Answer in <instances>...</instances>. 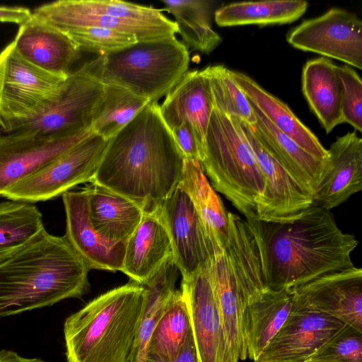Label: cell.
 <instances>
[{"instance_id": "cell-20", "label": "cell", "mask_w": 362, "mask_h": 362, "mask_svg": "<svg viewBox=\"0 0 362 362\" xmlns=\"http://www.w3.org/2000/svg\"><path fill=\"white\" fill-rule=\"evenodd\" d=\"M17 52L26 61L47 72L68 76L81 57V51L63 31L33 13L19 25L12 41Z\"/></svg>"}, {"instance_id": "cell-38", "label": "cell", "mask_w": 362, "mask_h": 362, "mask_svg": "<svg viewBox=\"0 0 362 362\" xmlns=\"http://www.w3.org/2000/svg\"><path fill=\"white\" fill-rule=\"evenodd\" d=\"M304 362H362V332L345 325Z\"/></svg>"}, {"instance_id": "cell-29", "label": "cell", "mask_w": 362, "mask_h": 362, "mask_svg": "<svg viewBox=\"0 0 362 362\" xmlns=\"http://www.w3.org/2000/svg\"><path fill=\"white\" fill-rule=\"evenodd\" d=\"M190 198L214 252L225 247L228 219L221 198L209 184L199 160L185 159L178 183Z\"/></svg>"}, {"instance_id": "cell-33", "label": "cell", "mask_w": 362, "mask_h": 362, "mask_svg": "<svg viewBox=\"0 0 362 362\" xmlns=\"http://www.w3.org/2000/svg\"><path fill=\"white\" fill-rule=\"evenodd\" d=\"M164 8L175 18L178 33L187 47L209 54L222 42L211 25V3L202 0H162Z\"/></svg>"}, {"instance_id": "cell-43", "label": "cell", "mask_w": 362, "mask_h": 362, "mask_svg": "<svg viewBox=\"0 0 362 362\" xmlns=\"http://www.w3.org/2000/svg\"><path fill=\"white\" fill-rule=\"evenodd\" d=\"M0 362H48L39 358L23 356L16 351L7 349L0 350Z\"/></svg>"}, {"instance_id": "cell-37", "label": "cell", "mask_w": 362, "mask_h": 362, "mask_svg": "<svg viewBox=\"0 0 362 362\" xmlns=\"http://www.w3.org/2000/svg\"><path fill=\"white\" fill-rule=\"evenodd\" d=\"M81 51L105 55L138 42L136 36L124 32L98 27H86L63 31Z\"/></svg>"}, {"instance_id": "cell-35", "label": "cell", "mask_w": 362, "mask_h": 362, "mask_svg": "<svg viewBox=\"0 0 362 362\" xmlns=\"http://www.w3.org/2000/svg\"><path fill=\"white\" fill-rule=\"evenodd\" d=\"M44 228L42 215L34 204L13 200L0 203V261L19 250Z\"/></svg>"}, {"instance_id": "cell-18", "label": "cell", "mask_w": 362, "mask_h": 362, "mask_svg": "<svg viewBox=\"0 0 362 362\" xmlns=\"http://www.w3.org/2000/svg\"><path fill=\"white\" fill-rule=\"evenodd\" d=\"M62 196L66 214L64 235L74 250L90 269L121 272L125 243L107 240L93 227L86 189L70 190Z\"/></svg>"}, {"instance_id": "cell-21", "label": "cell", "mask_w": 362, "mask_h": 362, "mask_svg": "<svg viewBox=\"0 0 362 362\" xmlns=\"http://www.w3.org/2000/svg\"><path fill=\"white\" fill-rule=\"evenodd\" d=\"M159 109L170 130L185 122L191 127L199 149L200 162L213 110L208 81L202 70L188 71L165 96Z\"/></svg>"}, {"instance_id": "cell-8", "label": "cell", "mask_w": 362, "mask_h": 362, "mask_svg": "<svg viewBox=\"0 0 362 362\" xmlns=\"http://www.w3.org/2000/svg\"><path fill=\"white\" fill-rule=\"evenodd\" d=\"M68 76L30 64L10 42L0 52V130L11 133L37 113L57 94Z\"/></svg>"}, {"instance_id": "cell-2", "label": "cell", "mask_w": 362, "mask_h": 362, "mask_svg": "<svg viewBox=\"0 0 362 362\" xmlns=\"http://www.w3.org/2000/svg\"><path fill=\"white\" fill-rule=\"evenodd\" d=\"M159 105L148 104L108 141L91 182L126 197L144 213L159 210L177 186L185 161Z\"/></svg>"}, {"instance_id": "cell-16", "label": "cell", "mask_w": 362, "mask_h": 362, "mask_svg": "<svg viewBox=\"0 0 362 362\" xmlns=\"http://www.w3.org/2000/svg\"><path fill=\"white\" fill-rule=\"evenodd\" d=\"M293 302L362 332V269L327 274L290 291Z\"/></svg>"}, {"instance_id": "cell-31", "label": "cell", "mask_w": 362, "mask_h": 362, "mask_svg": "<svg viewBox=\"0 0 362 362\" xmlns=\"http://www.w3.org/2000/svg\"><path fill=\"white\" fill-rule=\"evenodd\" d=\"M177 272L170 257L151 279L142 284L145 289L144 310L128 362H146L147 346L151 333L168 300L175 290Z\"/></svg>"}, {"instance_id": "cell-13", "label": "cell", "mask_w": 362, "mask_h": 362, "mask_svg": "<svg viewBox=\"0 0 362 362\" xmlns=\"http://www.w3.org/2000/svg\"><path fill=\"white\" fill-rule=\"evenodd\" d=\"M233 117L250 144L266 182V191L257 218L286 221L313 205V196L262 145L250 124Z\"/></svg>"}, {"instance_id": "cell-1", "label": "cell", "mask_w": 362, "mask_h": 362, "mask_svg": "<svg viewBox=\"0 0 362 362\" xmlns=\"http://www.w3.org/2000/svg\"><path fill=\"white\" fill-rule=\"evenodd\" d=\"M255 240L266 286L291 291L321 276L354 265L358 241L344 233L333 214L311 206L286 221L245 220Z\"/></svg>"}, {"instance_id": "cell-42", "label": "cell", "mask_w": 362, "mask_h": 362, "mask_svg": "<svg viewBox=\"0 0 362 362\" xmlns=\"http://www.w3.org/2000/svg\"><path fill=\"white\" fill-rule=\"evenodd\" d=\"M146 362H165L155 358H146ZM170 362H200L197 354L192 331L189 332L187 339L177 357Z\"/></svg>"}, {"instance_id": "cell-25", "label": "cell", "mask_w": 362, "mask_h": 362, "mask_svg": "<svg viewBox=\"0 0 362 362\" xmlns=\"http://www.w3.org/2000/svg\"><path fill=\"white\" fill-rule=\"evenodd\" d=\"M233 81L247 100L280 132L317 159L327 163L328 151L318 138L291 111L247 75L230 70Z\"/></svg>"}, {"instance_id": "cell-32", "label": "cell", "mask_w": 362, "mask_h": 362, "mask_svg": "<svg viewBox=\"0 0 362 362\" xmlns=\"http://www.w3.org/2000/svg\"><path fill=\"white\" fill-rule=\"evenodd\" d=\"M187 308L180 290H175L157 320L147 346L146 358L175 359L191 332Z\"/></svg>"}, {"instance_id": "cell-5", "label": "cell", "mask_w": 362, "mask_h": 362, "mask_svg": "<svg viewBox=\"0 0 362 362\" xmlns=\"http://www.w3.org/2000/svg\"><path fill=\"white\" fill-rule=\"evenodd\" d=\"M199 163L214 190L223 194L245 219L257 218L266 182L250 144L233 117L213 108Z\"/></svg>"}, {"instance_id": "cell-15", "label": "cell", "mask_w": 362, "mask_h": 362, "mask_svg": "<svg viewBox=\"0 0 362 362\" xmlns=\"http://www.w3.org/2000/svg\"><path fill=\"white\" fill-rule=\"evenodd\" d=\"M208 262L189 278L182 279L180 290L187 308L199 361L232 362Z\"/></svg>"}, {"instance_id": "cell-27", "label": "cell", "mask_w": 362, "mask_h": 362, "mask_svg": "<svg viewBox=\"0 0 362 362\" xmlns=\"http://www.w3.org/2000/svg\"><path fill=\"white\" fill-rule=\"evenodd\" d=\"M302 91L327 134L343 122L341 83L337 66L326 57L308 61L302 71Z\"/></svg>"}, {"instance_id": "cell-28", "label": "cell", "mask_w": 362, "mask_h": 362, "mask_svg": "<svg viewBox=\"0 0 362 362\" xmlns=\"http://www.w3.org/2000/svg\"><path fill=\"white\" fill-rule=\"evenodd\" d=\"M85 188L93 227L107 240L126 243L139 225L143 211L126 197L96 183L90 182Z\"/></svg>"}, {"instance_id": "cell-19", "label": "cell", "mask_w": 362, "mask_h": 362, "mask_svg": "<svg viewBox=\"0 0 362 362\" xmlns=\"http://www.w3.org/2000/svg\"><path fill=\"white\" fill-rule=\"evenodd\" d=\"M327 151L313 206L330 211L362 189V139L356 132H348L337 137Z\"/></svg>"}, {"instance_id": "cell-3", "label": "cell", "mask_w": 362, "mask_h": 362, "mask_svg": "<svg viewBox=\"0 0 362 362\" xmlns=\"http://www.w3.org/2000/svg\"><path fill=\"white\" fill-rule=\"evenodd\" d=\"M89 270L65 235L42 229L0 261V319L81 298L89 289Z\"/></svg>"}, {"instance_id": "cell-30", "label": "cell", "mask_w": 362, "mask_h": 362, "mask_svg": "<svg viewBox=\"0 0 362 362\" xmlns=\"http://www.w3.org/2000/svg\"><path fill=\"white\" fill-rule=\"evenodd\" d=\"M308 6L302 0L235 2L218 8L214 20L221 27L291 23L305 13Z\"/></svg>"}, {"instance_id": "cell-40", "label": "cell", "mask_w": 362, "mask_h": 362, "mask_svg": "<svg viewBox=\"0 0 362 362\" xmlns=\"http://www.w3.org/2000/svg\"><path fill=\"white\" fill-rule=\"evenodd\" d=\"M171 132L184 158L199 161V149L191 127L185 122Z\"/></svg>"}, {"instance_id": "cell-12", "label": "cell", "mask_w": 362, "mask_h": 362, "mask_svg": "<svg viewBox=\"0 0 362 362\" xmlns=\"http://www.w3.org/2000/svg\"><path fill=\"white\" fill-rule=\"evenodd\" d=\"M159 213L169 235L172 259L186 279L214 256V248L187 194L177 186Z\"/></svg>"}, {"instance_id": "cell-24", "label": "cell", "mask_w": 362, "mask_h": 362, "mask_svg": "<svg viewBox=\"0 0 362 362\" xmlns=\"http://www.w3.org/2000/svg\"><path fill=\"white\" fill-rule=\"evenodd\" d=\"M208 269L232 362L245 360L247 355L243 329V301L223 249L214 252Z\"/></svg>"}, {"instance_id": "cell-6", "label": "cell", "mask_w": 362, "mask_h": 362, "mask_svg": "<svg viewBox=\"0 0 362 362\" xmlns=\"http://www.w3.org/2000/svg\"><path fill=\"white\" fill-rule=\"evenodd\" d=\"M189 62L188 47L175 36L137 42L83 66L101 83L121 87L154 103L180 81Z\"/></svg>"}, {"instance_id": "cell-26", "label": "cell", "mask_w": 362, "mask_h": 362, "mask_svg": "<svg viewBox=\"0 0 362 362\" xmlns=\"http://www.w3.org/2000/svg\"><path fill=\"white\" fill-rule=\"evenodd\" d=\"M250 103L256 119L255 123L250 126L257 139L313 196L326 163L309 154L280 132L255 105Z\"/></svg>"}, {"instance_id": "cell-14", "label": "cell", "mask_w": 362, "mask_h": 362, "mask_svg": "<svg viewBox=\"0 0 362 362\" xmlns=\"http://www.w3.org/2000/svg\"><path fill=\"white\" fill-rule=\"evenodd\" d=\"M93 132L73 135L0 134V197L11 186L57 158Z\"/></svg>"}, {"instance_id": "cell-34", "label": "cell", "mask_w": 362, "mask_h": 362, "mask_svg": "<svg viewBox=\"0 0 362 362\" xmlns=\"http://www.w3.org/2000/svg\"><path fill=\"white\" fill-rule=\"evenodd\" d=\"M150 103L121 87L103 84L92 112L90 129L109 141Z\"/></svg>"}, {"instance_id": "cell-9", "label": "cell", "mask_w": 362, "mask_h": 362, "mask_svg": "<svg viewBox=\"0 0 362 362\" xmlns=\"http://www.w3.org/2000/svg\"><path fill=\"white\" fill-rule=\"evenodd\" d=\"M108 141L92 132L68 151L8 187L1 197L34 204L91 182Z\"/></svg>"}, {"instance_id": "cell-39", "label": "cell", "mask_w": 362, "mask_h": 362, "mask_svg": "<svg viewBox=\"0 0 362 362\" xmlns=\"http://www.w3.org/2000/svg\"><path fill=\"white\" fill-rule=\"evenodd\" d=\"M341 83L343 122L362 131V81L359 75L346 65L337 66Z\"/></svg>"}, {"instance_id": "cell-11", "label": "cell", "mask_w": 362, "mask_h": 362, "mask_svg": "<svg viewBox=\"0 0 362 362\" xmlns=\"http://www.w3.org/2000/svg\"><path fill=\"white\" fill-rule=\"evenodd\" d=\"M286 40L298 49L362 69V22L346 10L332 8L304 21L288 33Z\"/></svg>"}, {"instance_id": "cell-7", "label": "cell", "mask_w": 362, "mask_h": 362, "mask_svg": "<svg viewBox=\"0 0 362 362\" xmlns=\"http://www.w3.org/2000/svg\"><path fill=\"white\" fill-rule=\"evenodd\" d=\"M32 13L62 31L98 27L133 35L138 42L170 38L178 33L175 21L161 9L119 0H59Z\"/></svg>"}, {"instance_id": "cell-36", "label": "cell", "mask_w": 362, "mask_h": 362, "mask_svg": "<svg viewBox=\"0 0 362 362\" xmlns=\"http://www.w3.org/2000/svg\"><path fill=\"white\" fill-rule=\"evenodd\" d=\"M202 72L208 81L213 108L250 124L255 123L250 103L233 81L230 69L223 65H213Z\"/></svg>"}, {"instance_id": "cell-23", "label": "cell", "mask_w": 362, "mask_h": 362, "mask_svg": "<svg viewBox=\"0 0 362 362\" xmlns=\"http://www.w3.org/2000/svg\"><path fill=\"white\" fill-rule=\"evenodd\" d=\"M293 307L290 291L268 288L250 297L243 312L247 355L257 361L286 321Z\"/></svg>"}, {"instance_id": "cell-4", "label": "cell", "mask_w": 362, "mask_h": 362, "mask_svg": "<svg viewBox=\"0 0 362 362\" xmlns=\"http://www.w3.org/2000/svg\"><path fill=\"white\" fill-rule=\"evenodd\" d=\"M145 289L132 280L69 315L64 323L67 362H128L142 316Z\"/></svg>"}, {"instance_id": "cell-41", "label": "cell", "mask_w": 362, "mask_h": 362, "mask_svg": "<svg viewBox=\"0 0 362 362\" xmlns=\"http://www.w3.org/2000/svg\"><path fill=\"white\" fill-rule=\"evenodd\" d=\"M32 15L30 9L22 6H0V22L16 23H25Z\"/></svg>"}, {"instance_id": "cell-22", "label": "cell", "mask_w": 362, "mask_h": 362, "mask_svg": "<svg viewBox=\"0 0 362 362\" xmlns=\"http://www.w3.org/2000/svg\"><path fill=\"white\" fill-rule=\"evenodd\" d=\"M170 257V241L159 210L144 213L139 225L125 243L121 272L142 285Z\"/></svg>"}, {"instance_id": "cell-10", "label": "cell", "mask_w": 362, "mask_h": 362, "mask_svg": "<svg viewBox=\"0 0 362 362\" xmlns=\"http://www.w3.org/2000/svg\"><path fill=\"white\" fill-rule=\"evenodd\" d=\"M103 91V84L82 65L70 72L53 98L11 133L66 136L90 129L92 112Z\"/></svg>"}, {"instance_id": "cell-17", "label": "cell", "mask_w": 362, "mask_h": 362, "mask_svg": "<svg viewBox=\"0 0 362 362\" xmlns=\"http://www.w3.org/2000/svg\"><path fill=\"white\" fill-rule=\"evenodd\" d=\"M346 324L297 305L254 362H304Z\"/></svg>"}]
</instances>
